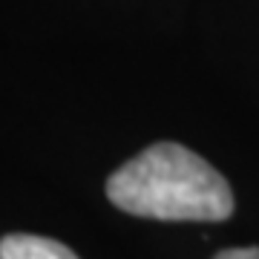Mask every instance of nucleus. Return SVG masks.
Listing matches in <instances>:
<instances>
[{"mask_svg": "<svg viewBox=\"0 0 259 259\" xmlns=\"http://www.w3.org/2000/svg\"><path fill=\"white\" fill-rule=\"evenodd\" d=\"M115 207L161 222H222L233 213L231 185L193 150L158 141L107 179Z\"/></svg>", "mask_w": 259, "mask_h": 259, "instance_id": "obj_1", "label": "nucleus"}, {"mask_svg": "<svg viewBox=\"0 0 259 259\" xmlns=\"http://www.w3.org/2000/svg\"><path fill=\"white\" fill-rule=\"evenodd\" d=\"M0 259H78L58 239L32 236V233H9L0 239Z\"/></svg>", "mask_w": 259, "mask_h": 259, "instance_id": "obj_2", "label": "nucleus"}, {"mask_svg": "<svg viewBox=\"0 0 259 259\" xmlns=\"http://www.w3.org/2000/svg\"><path fill=\"white\" fill-rule=\"evenodd\" d=\"M213 259H259V248H231L216 253Z\"/></svg>", "mask_w": 259, "mask_h": 259, "instance_id": "obj_3", "label": "nucleus"}]
</instances>
